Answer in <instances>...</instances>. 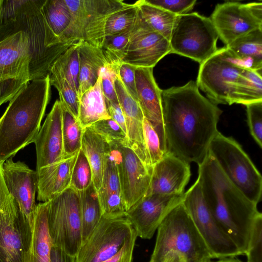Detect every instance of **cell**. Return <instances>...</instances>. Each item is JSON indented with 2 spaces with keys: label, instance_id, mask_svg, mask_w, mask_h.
Returning a JSON list of instances; mask_svg holds the SVG:
<instances>
[{
  "label": "cell",
  "instance_id": "obj_51",
  "mask_svg": "<svg viewBox=\"0 0 262 262\" xmlns=\"http://www.w3.org/2000/svg\"><path fill=\"white\" fill-rule=\"evenodd\" d=\"M163 262H186L184 257L178 253L172 252L168 253Z\"/></svg>",
  "mask_w": 262,
  "mask_h": 262
},
{
  "label": "cell",
  "instance_id": "obj_33",
  "mask_svg": "<svg viewBox=\"0 0 262 262\" xmlns=\"http://www.w3.org/2000/svg\"><path fill=\"white\" fill-rule=\"evenodd\" d=\"M135 3L147 24L169 41L177 16L146 0H139Z\"/></svg>",
  "mask_w": 262,
  "mask_h": 262
},
{
  "label": "cell",
  "instance_id": "obj_9",
  "mask_svg": "<svg viewBox=\"0 0 262 262\" xmlns=\"http://www.w3.org/2000/svg\"><path fill=\"white\" fill-rule=\"evenodd\" d=\"M218 38L210 17L198 12L177 16L169 39L170 53L200 64L216 52Z\"/></svg>",
  "mask_w": 262,
  "mask_h": 262
},
{
  "label": "cell",
  "instance_id": "obj_8",
  "mask_svg": "<svg viewBox=\"0 0 262 262\" xmlns=\"http://www.w3.org/2000/svg\"><path fill=\"white\" fill-rule=\"evenodd\" d=\"M48 227L52 245L76 257L82 244L79 191L69 187L49 201Z\"/></svg>",
  "mask_w": 262,
  "mask_h": 262
},
{
  "label": "cell",
  "instance_id": "obj_22",
  "mask_svg": "<svg viewBox=\"0 0 262 262\" xmlns=\"http://www.w3.org/2000/svg\"><path fill=\"white\" fill-rule=\"evenodd\" d=\"M135 81L138 102L144 117L165 140L163 125L162 92L153 75L152 68H137Z\"/></svg>",
  "mask_w": 262,
  "mask_h": 262
},
{
  "label": "cell",
  "instance_id": "obj_42",
  "mask_svg": "<svg viewBox=\"0 0 262 262\" xmlns=\"http://www.w3.org/2000/svg\"><path fill=\"white\" fill-rule=\"evenodd\" d=\"M262 214L255 219L251 231L247 251V262H262Z\"/></svg>",
  "mask_w": 262,
  "mask_h": 262
},
{
  "label": "cell",
  "instance_id": "obj_30",
  "mask_svg": "<svg viewBox=\"0 0 262 262\" xmlns=\"http://www.w3.org/2000/svg\"><path fill=\"white\" fill-rule=\"evenodd\" d=\"M260 101H262V70L245 67L233 85L230 105H246Z\"/></svg>",
  "mask_w": 262,
  "mask_h": 262
},
{
  "label": "cell",
  "instance_id": "obj_16",
  "mask_svg": "<svg viewBox=\"0 0 262 262\" xmlns=\"http://www.w3.org/2000/svg\"><path fill=\"white\" fill-rule=\"evenodd\" d=\"M31 238V227L15 199L0 207V262H23Z\"/></svg>",
  "mask_w": 262,
  "mask_h": 262
},
{
  "label": "cell",
  "instance_id": "obj_20",
  "mask_svg": "<svg viewBox=\"0 0 262 262\" xmlns=\"http://www.w3.org/2000/svg\"><path fill=\"white\" fill-rule=\"evenodd\" d=\"M191 176L189 163L168 151L152 166L146 195L183 193Z\"/></svg>",
  "mask_w": 262,
  "mask_h": 262
},
{
  "label": "cell",
  "instance_id": "obj_39",
  "mask_svg": "<svg viewBox=\"0 0 262 262\" xmlns=\"http://www.w3.org/2000/svg\"><path fill=\"white\" fill-rule=\"evenodd\" d=\"M51 85L57 90L62 106L78 119L80 100L78 94L63 78L49 75Z\"/></svg>",
  "mask_w": 262,
  "mask_h": 262
},
{
  "label": "cell",
  "instance_id": "obj_36",
  "mask_svg": "<svg viewBox=\"0 0 262 262\" xmlns=\"http://www.w3.org/2000/svg\"><path fill=\"white\" fill-rule=\"evenodd\" d=\"M132 28L118 34L105 36L101 49L108 63L121 65L125 55Z\"/></svg>",
  "mask_w": 262,
  "mask_h": 262
},
{
  "label": "cell",
  "instance_id": "obj_47",
  "mask_svg": "<svg viewBox=\"0 0 262 262\" xmlns=\"http://www.w3.org/2000/svg\"><path fill=\"white\" fill-rule=\"evenodd\" d=\"M137 235L135 233L114 256L102 262H132Z\"/></svg>",
  "mask_w": 262,
  "mask_h": 262
},
{
  "label": "cell",
  "instance_id": "obj_6",
  "mask_svg": "<svg viewBox=\"0 0 262 262\" xmlns=\"http://www.w3.org/2000/svg\"><path fill=\"white\" fill-rule=\"evenodd\" d=\"M208 153L231 183L245 196L256 204L260 201L261 176L238 142L219 132L210 143Z\"/></svg>",
  "mask_w": 262,
  "mask_h": 262
},
{
  "label": "cell",
  "instance_id": "obj_10",
  "mask_svg": "<svg viewBox=\"0 0 262 262\" xmlns=\"http://www.w3.org/2000/svg\"><path fill=\"white\" fill-rule=\"evenodd\" d=\"M245 67L225 46L200 64L195 82L214 104L230 105L233 85Z\"/></svg>",
  "mask_w": 262,
  "mask_h": 262
},
{
  "label": "cell",
  "instance_id": "obj_34",
  "mask_svg": "<svg viewBox=\"0 0 262 262\" xmlns=\"http://www.w3.org/2000/svg\"><path fill=\"white\" fill-rule=\"evenodd\" d=\"M79 41L71 46L53 63L51 75L65 78L77 93L79 87Z\"/></svg>",
  "mask_w": 262,
  "mask_h": 262
},
{
  "label": "cell",
  "instance_id": "obj_44",
  "mask_svg": "<svg viewBox=\"0 0 262 262\" xmlns=\"http://www.w3.org/2000/svg\"><path fill=\"white\" fill-rule=\"evenodd\" d=\"M120 66L107 63L100 71L102 90L106 101L118 102L115 83Z\"/></svg>",
  "mask_w": 262,
  "mask_h": 262
},
{
  "label": "cell",
  "instance_id": "obj_41",
  "mask_svg": "<svg viewBox=\"0 0 262 262\" xmlns=\"http://www.w3.org/2000/svg\"><path fill=\"white\" fill-rule=\"evenodd\" d=\"M90 127L108 143L118 142L129 146L127 135L112 118L99 120Z\"/></svg>",
  "mask_w": 262,
  "mask_h": 262
},
{
  "label": "cell",
  "instance_id": "obj_40",
  "mask_svg": "<svg viewBox=\"0 0 262 262\" xmlns=\"http://www.w3.org/2000/svg\"><path fill=\"white\" fill-rule=\"evenodd\" d=\"M93 183V173L90 163L82 149L79 150L71 175L70 187L80 192Z\"/></svg>",
  "mask_w": 262,
  "mask_h": 262
},
{
  "label": "cell",
  "instance_id": "obj_5",
  "mask_svg": "<svg viewBox=\"0 0 262 262\" xmlns=\"http://www.w3.org/2000/svg\"><path fill=\"white\" fill-rule=\"evenodd\" d=\"M157 230L149 262H163L172 252L182 255L186 262H208L213 258L182 202L167 214Z\"/></svg>",
  "mask_w": 262,
  "mask_h": 262
},
{
  "label": "cell",
  "instance_id": "obj_31",
  "mask_svg": "<svg viewBox=\"0 0 262 262\" xmlns=\"http://www.w3.org/2000/svg\"><path fill=\"white\" fill-rule=\"evenodd\" d=\"M41 12L54 39L62 43L61 38L71 21V13L64 0H45Z\"/></svg>",
  "mask_w": 262,
  "mask_h": 262
},
{
  "label": "cell",
  "instance_id": "obj_27",
  "mask_svg": "<svg viewBox=\"0 0 262 262\" xmlns=\"http://www.w3.org/2000/svg\"><path fill=\"white\" fill-rule=\"evenodd\" d=\"M81 149L90 163L93 173V183L98 191L101 185L110 145L89 126L84 129Z\"/></svg>",
  "mask_w": 262,
  "mask_h": 262
},
{
  "label": "cell",
  "instance_id": "obj_28",
  "mask_svg": "<svg viewBox=\"0 0 262 262\" xmlns=\"http://www.w3.org/2000/svg\"><path fill=\"white\" fill-rule=\"evenodd\" d=\"M110 118L99 73L95 84L80 98L78 120L85 128L99 120Z\"/></svg>",
  "mask_w": 262,
  "mask_h": 262
},
{
  "label": "cell",
  "instance_id": "obj_38",
  "mask_svg": "<svg viewBox=\"0 0 262 262\" xmlns=\"http://www.w3.org/2000/svg\"><path fill=\"white\" fill-rule=\"evenodd\" d=\"M143 129L146 148L152 166L159 162L168 152L166 144L152 124L144 117Z\"/></svg>",
  "mask_w": 262,
  "mask_h": 262
},
{
  "label": "cell",
  "instance_id": "obj_18",
  "mask_svg": "<svg viewBox=\"0 0 262 262\" xmlns=\"http://www.w3.org/2000/svg\"><path fill=\"white\" fill-rule=\"evenodd\" d=\"M185 192L178 194L144 195L125 213L137 236L150 239L167 214L182 202Z\"/></svg>",
  "mask_w": 262,
  "mask_h": 262
},
{
  "label": "cell",
  "instance_id": "obj_15",
  "mask_svg": "<svg viewBox=\"0 0 262 262\" xmlns=\"http://www.w3.org/2000/svg\"><path fill=\"white\" fill-rule=\"evenodd\" d=\"M108 143L117 165L122 198L127 211L146 194L152 167L145 165L129 146L118 142Z\"/></svg>",
  "mask_w": 262,
  "mask_h": 262
},
{
  "label": "cell",
  "instance_id": "obj_12",
  "mask_svg": "<svg viewBox=\"0 0 262 262\" xmlns=\"http://www.w3.org/2000/svg\"><path fill=\"white\" fill-rule=\"evenodd\" d=\"M182 203L213 258L241 255L236 246L222 230L209 211L202 196L198 179L185 192Z\"/></svg>",
  "mask_w": 262,
  "mask_h": 262
},
{
  "label": "cell",
  "instance_id": "obj_3",
  "mask_svg": "<svg viewBox=\"0 0 262 262\" xmlns=\"http://www.w3.org/2000/svg\"><path fill=\"white\" fill-rule=\"evenodd\" d=\"M45 1L0 0V42L20 31L27 36L31 81L50 75L54 61L75 43L56 42L41 12Z\"/></svg>",
  "mask_w": 262,
  "mask_h": 262
},
{
  "label": "cell",
  "instance_id": "obj_7",
  "mask_svg": "<svg viewBox=\"0 0 262 262\" xmlns=\"http://www.w3.org/2000/svg\"><path fill=\"white\" fill-rule=\"evenodd\" d=\"M71 13L70 24L62 43L84 41L102 48L108 17L127 5L122 0H64Z\"/></svg>",
  "mask_w": 262,
  "mask_h": 262
},
{
  "label": "cell",
  "instance_id": "obj_52",
  "mask_svg": "<svg viewBox=\"0 0 262 262\" xmlns=\"http://www.w3.org/2000/svg\"><path fill=\"white\" fill-rule=\"evenodd\" d=\"M208 262H243L235 257H226L224 258H220L215 261H211V260Z\"/></svg>",
  "mask_w": 262,
  "mask_h": 262
},
{
  "label": "cell",
  "instance_id": "obj_26",
  "mask_svg": "<svg viewBox=\"0 0 262 262\" xmlns=\"http://www.w3.org/2000/svg\"><path fill=\"white\" fill-rule=\"evenodd\" d=\"M79 43L78 96L80 100L82 95L95 84L100 70L107 62L101 48L93 46L82 40L79 41Z\"/></svg>",
  "mask_w": 262,
  "mask_h": 262
},
{
  "label": "cell",
  "instance_id": "obj_45",
  "mask_svg": "<svg viewBox=\"0 0 262 262\" xmlns=\"http://www.w3.org/2000/svg\"><path fill=\"white\" fill-rule=\"evenodd\" d=\"M148 3L162 8L177 15H184L192 11L196 0H146Z\"/></svg>",
  "mask_w": 262,
  "mask_h": 262
},
{
  "label": "cell",
  "instance_id": "obj_1",
  "mask_svg": "<svg viewBox=\"0 0 262 262\" xmlns=\"http://www.w3.org/2000/svg\"><path fill=\"white\" fill-rule=\"evenodd\" d=\"M163 125L168 151L187 163H202L219 133L222 111L203 96L195 81L163 90Z\"/></svg>",
  "mask_w": 262,
  "mask_h": 262
},
{
  "label": "cell",
  "instance_id": "obj_11",
  "mask_svg": "<svg viewBox=\"0 0 262 262\" xmlns=\"http://www.w3.org/2000/svg\"><path fill=\"white\" fill-rule=\"evenodd\" d=\"M27 36L20 31L0 42V105L31 81Z\"/></svg>",
  "mask_w": 262,
  "mask_h": 262
},
{
  "label": "cell",
  "instance_id": "obj_48",
  "mask_svg": "<svg viewBox=\"0 0 262 262\" xmlns=\"http://www.w3.org/2000/svg\"><path fill=\"white\" fill-rule=\"evenodd\" d=\"M108 114L116 122L127 135L125 118L119 102L106 101Z\"/></svg>",
  "mask_w": 262,
  "mask_h": 262
},
{
  "label": "cell",
  "instance_id": "obj_24",
  "mask_svg": "<svg viewBox=\"0 0 262 262\" xmlns=\"http://www.w3.org/2000/svg\"><path fill=\"white\" fill-rule=\"evenodd\" d=\"M102 216L119 217L125 215L124 202L116 162L110 150L107 155L102 183L97 191Z\"/></svg>",
  "mask_w": 262,
  "mask_h": 262
},
{
  "label": "cell",
  "instance_id": "obj_13",
  "mask_svg": "<svg viewBox=\"0 0 262 262\" xmlns=\"http://www.w3.org/2000/svg\"><path fill=\"white\" fill-rule=\"evenodd\" d=\"M136 233L125 215L102 216L84 242L76 256V262H102L114 256Z\"/></svg>",
  "mask_w": 262,
  "mask_h": 262
},
{
  "label": "cell",
  "instance_id": "obj_14",
  "mask_svg": "<svg viewBox=\"0 0 262 262\" xmlns=\"http://www.w3.org/2000/svg\"><path fill=\"white\" fill-rule=\"evenodd\" d=\"M210 18L225 45L256 30H262V3L228 1L217 4Z\"/></svg>",
  "mask_w": 262,
  "mask_h": 262
},
{
  "label": "cell",
  "instance_id": "obj_4",
  "mask_svg": "<svg viewBox=\"0 0 262 262\" xmlns=\"http://www.w3.org/2000/svg\"><path fill=\"white\" fill-rule=\"evenodd\" d=\"M49 75L34 79L10 101L0 118V163L34 143L50 99Z\"/></svg>",
  "mask_w": 262,
  "mask_h": 262
},
{
  "label": "cell",
  "instance_id": "obj_46",
  "mask_svg": "<svg viewBox=\"0 0 262 262\" xmlns=\"http://www.w3.org/2000/svg\"><path fill=\"white\" fill-rule=\"evenodd\" d=\"M137 67L122 63L119 67L118 75L129 94L138 101L135 81V71Z\"/></svg>",
  "mask_w": 262,
  "mask_h": 262
},
{
  "label": "cell",
  "instance_id": "obj_29",
  "mask_svg": "<svg viewBox=\"0 0 262 262\" xmlns=\"http://www.w3.org/2000/svg\"><path fill=\"white\" fill-rule=\"evenodd\" d=\"M236 59L250 69L262 70V30H256L225 46Z\"/></svg>",
  "mask_w": 262,
  "mask_h": 262
},
{
  "label": "cell",
  "instance_id": "obj_32",
  "mask_svg": "<svg viewBox=\"0 0 262 262\" xmlns=\"http://www.w3.org/2000/svg\"><path fill=\"white\" fill-rule=\"evenodd\" d=\"M79 192L83 244L98 224L103 214L98 192L93 183L86 189Z\"/></svg>",
  "mask_w": 262,
  "mask_h": 262
},
{
  "label": "cell",
  "instance_id": "obj_49",
  "mask_svg": "<svg viewBox=\"0 0 262 262\" xmlns=\"http://www.w3.org/2000/svg\"><path fill=\"white\" fill-rule=\"evenodd\" d=\"M50 262H76V257L71 256L61 249L52 245Z\"/></svg>",
  "mask_w": 262,
  "mask_h": 262
},
{
  "label": "cell",
  "instance_id": "obj_23",
  "mask_svg": "<svg viewBox=\"0 0 262 262\" xmlns=\"http://www.w3.org/2000/svg\"><path fill=\"white\" fill-rule=\"evenodd\" d=\"M79 151L36 170L38 201H50L70 187L72 170Z\"/></svg>",
  "mask_w": 262,
  "mask_h": 262
},
{
  "label": "cell",
  "instance_id": "obj_25",
  "mask_svg": "<svg viewBox=\"0 0 262 262\" xmlns=\"http://www.w3.org/2000/svg\"><path fill=\"white\" fill-rule=\"evenodd\" d=\"M49 201L36 205L34 211L31 238L23 262H50L52 244L48 227Z\"/></svg>",
  "mask_w": 262,
  "mask_h": 262
},
{
  "label": "cell",
  "instance_id": "obj_50",
  "mask_svg": "<svg viewBox=\"0 0 262 262\" xmlns=\"http://www.w3.org/2000/svg\"><path fill=\"white\" fill-rule=\"evenodd\" d=\"M4 180L3 164L0 163V207L11 198Z\"/></svg>",
  "mask_w": 262,
  "mask_h": 262
},
{
  "label": "cell",
  "instance_id": "obj_43",
  "mask_svg": "<svg viewBox=\"0 0 262 262\" xmlns=\"http://www.w3.org/2000/svg\"><path fill=\"white\" fill-rule=\"evenodd\" d=\"M247 121L250 134L258 144L262 145V101L247 104Z\"/></svg>",
  "mask_w": 262,
  "mask_h": 262
},
{
  "label": "cell",
  "instance_id": "obj_37",
  "mask_svg": "<svg viewBox=\"0 0 262 262\" xmlns=\"http://www.w3.org/2000/svg\"><path fill=\"white\" fill-rule=\"evenodd\" d=\"M139 8L135 3L128 4L112 14L105 25V36L124 32L134 26L137 17Z\"/></svg>",
  "mask_w": 262,
  "mask_h": 262
},
{
  "label": "cell",
  "instance_id": "obj_2",
  "mask_svg": "<svg viewBox=\"0 0 262 262\" xmlns=\"http://www.w3.org/2000/svg\"><path fill=\"white\" fill-rule=\"evenodd\" d=\"M198 166L197 179L207 207L241 255H245L252 226L261 213L257 204L231 183L209 153Z\"/></svg>",
  "mask_w": 262,
  "mask_h": 262
},
{
  "label": "cell",
  "instance_id": "obj_17",
  "mask_svg": "<svg viewBox=\"0 0 262 262\" xmlns=\"http://www.w3.org/2000/svg\"><path fill=\"white\" fill-rule=\"evenodd\" d=\"M170 51L169 41L147 24L139 9L122 63L153 68Z\"/></svg>",
  "mask_w": 262,
  "mask_h": 262
},
{
  "label": "cell",
  "instance_id": "obj_19",
  "mask_svg": "<svg viewBox=\"0 0 262 262\" xmlns=\"http://www.w3.org/2000/svg\"><path fill=\"white\" fill-rule=\"evenodd\" d=\"M4 180L10 194L16 201L19 208L32 226L37 187L36 171L23 162H15L11 158L3 164Z\"/></svg>",
  "mask_w": 262,
  "mask_h": 262
},
{
  "label": "cell",
  "instance_id": "obj_35",
  "mask_svg": "<svg viewBox=\"0 0 262 262\" xmlns=\"http://www.w3.org/2000/svg\"><path fill=\"white\" fill-rule=\"evenodd\" d=\"M84 129L78 119L62 106V135L64 156L72 155L80 150Z\"/></svg>",
  "mask_w": 262,
  "mask_h": 262
},
{
  "label": "cell",
  "instance_id": "obj_21",
  "mask_svg": "<svg viewBox=\"0 0 262 262\" xmlns=\"http://www.w3.org/2000/svg\"><path fill=\"white\" fill-rule=\"evenodd\" d=\"M34 143L36 170L59 161L65 157L62 135V106L59 100L55 102Z\"/></svg>",
  "mask_w": 262,
  "mask_h": 262
}]
</instances>
